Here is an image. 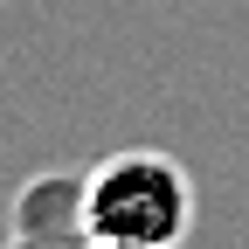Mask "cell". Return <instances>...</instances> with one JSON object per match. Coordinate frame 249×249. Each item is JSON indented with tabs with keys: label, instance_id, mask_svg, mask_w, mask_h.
<instances>
[{
	"label": "cell",
	"instance_id": "2",
	"mask_svg": "<svg viewBox=\"0 0 249 249\" xmlns=\"http://www.w3.org/2000/svg\"><path fill=\"white\" fill-rule=\"evenodd\" d=\"M0 249H90L83 173H35L14 201V222H7Z\"/></svg>",
	"mask_w": 249,
	"mask_h": 249
},
{
	"label": "cell",
	"instance_id": "1",
	"mask_svg": "<svg viewBox=\"0 0 249 249\" xmlns=\"http://www.w3.org/2000/svg\"><path fill=\"white\" fill-rule=\"evenodd\" d=\"M194 173L173 152H111L83 173V222L90 242H124V249H180L194 235Z\"/></svg>",
	"mask_w": 249,
	"mask_h": 249
},
{
	"label": "cell",
	"instance_id": "3",
	"mask_svg": "<svg viewBox=\"0 0 249 249\" xmlns=\"http://www.w3.org/2000/svg\"><path fill=\"white\" fill-rule=\"evenodd\" d=\"M90 249H124V242H90Z\"/></svg>",
	"mask_w": 249,
	"mask_h": 249
}]
</instances>
